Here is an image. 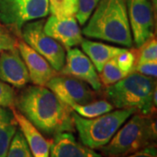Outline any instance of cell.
<instances>
[{
  "label": "cell",
  "instance_id": "cell-1",
  "mask_svg": "<svg viewBox=\"0 0 157 157\" xmlns=\"http://www.w3.org/2000/svg\"><path fill=\"white\" fill-rule=\"evenodd\" d=\"M15 105L18 112L47 135L74 131L73 109L47 87L30 86L15 100Z\"/></svg>",
  "mask_w": 157,
  "mask_h": 157
},
{
  "label": "cell",
  "instance_id": "cell-2",
  "mask_svg": "<svg viewBox=\"0 0 157 157\" xmlns=\"http://www.w3.org/2000/svg\"><path fill=\"white\" fill-rule=\"evenodd\" d=\"M82 33L87 38L131 47L133 37L127 0H100Z\"/></svg>",
  "mask_w": 157,
  "mask_h": 157
},
{
  "label": "cell",
  "instance_id": "cell-3",
  "mask_svg": "<svg viewBox=\"0 0 157 157\" xmlns=\"http://www.w3.org/2000/svg\"><path fill=\"white\" fill-rule=\"evenodd\" d=\"M155 82L151 77L132 72L114 84L108 86L106 95L113 106L118 108H135L141 114L153 111Z\"/></svg>",
  "mask_w": 157,
  "mask_h": 157
},
{
  "label": "cell",
  "instance_id": "cell-4",
  "mask_svg": "<svg viewBox=\"0 0 157 157\" xmlns=\"http://www.w3.org/2000/svg\"><path fill=\"white\" fill-rule=\"evenodd\" d=\"M155 140L156 122L145 114H135L100 150L106 157H122L154 144Z\"/></svg>",
  "mask_w": 157,
  "mask_h": 157
},
{
  "label": "cell",
  "instance_id": "cell-5",
  "mask_svg": "<svg viewBox=\"0 0 157 157\" xmlns=\"http://www.w3.org/2000/svg\"><path fill=\"white\" fill-rule=\"evenodd\" d=\"M135 113L137 110L135 108H121L88 119L73 111L72 116L81 143L92 149H100L107 145L119 128Z\"/></svg>",
  "mask_w": 157,
  "mask_h": 157
},
{
  "label": "cell",
  "instance_id": "cell-6",
  "mask_svg": "<svg viewBox=\"0 0 157 157\" xmlns=\"http://www.w3.org/2000/svg\"><path fill=\"white\" fill-rule=\"evenodd\" d=\"M48 13V0H0V22L16 33L25 24Z\"/></svg>",
  "mask_w": 157,
  "mask_h": 157
},
{
  "label": "cell",
  "instance_id": "cell-7",
  "mask_svg": "<svg viewBox=\"0 0 157 157\" xmlns=\"http://www.w3.org/2000/svg\"><path fill=\"white\" fill-rule=\"evenodd\" d=\"M21 34L23 40L46 59L55 71H61L66 61V52L63 45L45 33L43 21L33 20L25 24Z\"/></svg>",
  "mask_w": 157,
  "mask_h": 157
},
{
  "label": "cell",
  "instance_id": "cell-8",
  "mask_svg": "<svg viewBox=\"0 0 157 157\" xmlns=\"http://www.w3.org/2000/svg\"><path fill=\"white\" fill-rule=\"evenodd\" d=\"M132 37L137 47H141L154 36V11L151 0H127Z\"/></svg>",
  "mask_w": 157,
  "mask_h": 157
},
{
  "label": "cell",
  "instance_id": "cell-9",
  "mask_svg": "<svg viewBox=\"0 0 157 157\" xmlns=\"http://www.w3.org/2000/svg\"><path fill=\"white\" fill-rule=\"evenodd\" d=\"M46 86L71 108L75 105H84L92 102L95 98L89 85L68 75L52 77L47 82Z\"/></svg>",
  "mask_w": 157,
  "mask_h": 157
},
{
  "label": "cell",
  "instance_id": "cell-10",
  "mask_svg": "<svg viewBox=\"0 0 157 157\" xmlns=\"http://www.w3.org/2000/svg\"><path fill=\"white\" fill-rule=\"evenodd\" d=\"M62 74L83 80L95 91L101 88V82L93 62L78 48L68 49Z\"/></svg>",
  "mask_w": 157,
  "mask_h": 157
},
{
  "label": "cell",
  "instance_id": "cell-11",
  "mask_svg": "<svg viewBox=\"0 0 157 157\" xmlns=\"http://www.w3.org/2000/svg\"><path fill=\"white\" fill-rule=\"evenodd\" d=\"M44 32L67 50L80 45L83 40L75 17H57L52 15L44 24Z\"/></svg>",
  "mask_w": 157,
  "mask_h": 157
},
{
  "label": "cell",
  "instance_id": "cell-12",
  "mask_svg": "<svg viewBox=\"0 0 157 157\" xmlns=\"http://www.w3.org/2000/svg\"><path fill=\"white\" fill-rule=\"evenodd\" d=\"M17 47L28 70L30 80L36 86H46L51 78L56 75L57 71L24 40L17 41Z\"/></svg>",
  "mask_w": 157,
  "mask_h": 157
},
{
  "label": "cell",
  "instance_id": "cell-13",
  "mask_svg": "<svg viewBox=\"0 0 157 157\" xmlns=\"http://www.w3.org/2000/svg\"><path fill=\"white\" fill-rule=\"evenodd\" d=\"M0 80L17 88H21L30 81L28 70L17 47L0 54Z\"/></svg>",
  "mask_w": 157,
  "mask_h": 157
},
{
  "label": "cell",
  "instance_id": "cell-14",
  "mask_svg": "<svg viewBox=\"0 0 157 157\" xmlns=\"http://www.w3.org/2000/svg\"><path fill=\"white\" fill-rule=\"evenodd\" d=\"M49 157H103V155L77 141L71 132H63L54 135L51 143Z\"/></svg>",
  "mask_w": 157,
  "mask_h": 157
},
{
  "label": "cell",
  "instance_id": "cell-15",
  "mask_svg": "<svg viewBox=\"0 0 157 157\" xmlns=\"http://www.w3.org/2000/svg\"><path fill=\"white\" fill-rule=\"evenodd\" d=\"M17 125L27 142L33 157H49L51 143L45 139L39 130L20 112L12 110Z\"/></svg>",
  "mask_w": 157,
  "mask_h": 157
},
{
  "label": "cell",
  "instance_id": "cell-16",
  "mask_svg": "<svg viewBox=\"0 0 157 157\" xmlns=\"http://www.w3.org/2000/svg\"><path fill=\"white\" fill-rule=\"evenodd\" d=\"M84 53L93 62L98 73H101L104 65L110 59L117 56L126 48L117 47L113 45L103 44L101 42H94L88 39H83L80 43Z\"/></svg>",
  "mask_w": 157,
  "mask_h": 157
},
{
  "label": "cell",
  "instance_id": "cell-17",
  "mask_svg": "<svg viewBox=\"0 0 157 157\" xmlns=\"http://www.w3.org/2000/svg\"><path fill=\"white\" fill-rule=\"evenodd\" d=\"M17 128L18 125L12 110L0 107V157H6Z\"/></svg>",
  "mask_w": 157,
  "mask_h": 157
},
{
  "label": "cell",
  "instance_id": "cell-18",
  "mask_svg": "<svg viewBox=\"0 0 157 157\" xmlns=\"http://www.w3.org/2000/svg\"><path fill=\"white\" fill-rule=\"evenodd\" d=\"M73 112L84 118H95L113 111V106L107 101H92L84 105H75L72 107Z\"/></svg>",
  "mask_w": 157,
  "mask_h": 157
},
{
  "label": "cell",
  "instance_id": "cell-19",
  "mask_svg": "<svg viewBox=\"0 0 157 157\" xmlns=\"http://www.w3.org/2000/svg\"><path fill=\"white\" fill-rule=\"evenodd\" d=\"M49 12L57 17H75L78 0H48Z\"/></svg>",
  "mask_w": 157,
  "mask_h": 157
},
{
  "label": "cell",
  "instance_id": "cell-20",
  "mask_svg": "<svg viewBox=\"0 0 157 157\" xmlns=\"http://www.w3.org/2000/svg\"><path fill=\"white\" fill-rule=\"evenodd\" d=\"M100 73L101 75L99 77L101 79V82L107 86L116 83L128 75L127 73H124L123 71L120 69L113 59H110L104 65Z\"/></svg>",
  "mask_w": 157,
  "mask_h": 157
},
{
  "label": "cell",
  "instance_id": "cell-21",
  "mask_svg": "<svg viewBox=\"0 0 157 157\" xmlns=\"http://www.w3.org/2000/svg\"><path fill=\"white\" fill-rule=\"evenodd\" d=\"M6 157H33L20 129L12 138Z\"/></svg>",
  "mask_w": 157,
  "mask_h": 157
},
{
  "label": "cell",
  "instance_id": "cell-22",
  "mask_svg": "<svg viewBox=\"0 0 157 157\" xmlns=\"http://www.w3.org/2000/svg\"><path fill=\"white\" fill-rule=\"evenodd\" d=\"M100 0H78V11L76 13L78 23L84 25L94 11Z\"/></svg>",
  "mask_w": 157,
  "mask_h": 157
},
{
  "label": "cell",
  "instance_id": "cell-23",
  "mask_svg": "<svg viewBox=\"0 0 157 157\" xmlns=\"http://www.w3.org/2000/svg\"><path fill=\"white\" fill-rule=\"evenodd\" d=\"M117 66L121 71L127 74L134 72L135 67V55L129 50L125 49L113 58Z\"/></svg>",
  "mask_w": 157,
  "mask_h": 157
},
{
  "label": "cell",
  "instance_id": "cell-24",
  "mask_svg": "<svg viewBox=\"0 0 157 157\" xmlns=\"http://www.w3.org/2000/svg\"><path fill=\"white\" fill-rule=\"evenodd\" d=\"M140 57L137 64L145 62L157 61V42L156 39L152 38L141 46Z\"/></svg>",
  "mask_w": 157,
  "mask_h": 157
},
{
  "label": "cell",
  "instance_id": "cell-25",
  "mask_svg": "<svg viewBox=\"0 0 157 157\" xmlns=\"http://www.w3.org/2000/svg\"><path fill=\"white\" fill-rule=\"evenodd\" d=\"M17 41L4 25L0 24V54L8 50L17 48Z\"/></svg>",
  "mask_w": 157,
  "mask_h": 157
},
{
  "label": "cell",
  "instance_id": "cell-26",
  "mask_svg": "<svg viewBox=\"0 0 157 157\" xmlns=\"http://www.w3.org/2000/svg\"><path fill=\"white\" fill-rule=\"evenodd\" d=\"M15 92L11 86L0 80V107H11L15 105Z\"/></svg>",
  "mask_w": 157,
  "mask_h": 157
},
{
  "label": "cell",
  "instance_id": "cell-27",
  "mask_svg": "<svg viewBox=\"0 0 157 157\" xmlns=\"http://www.w3.org/2000/svg\"><path fill=\"white\" fill-rule=\"evenodd\" d=\"M134 72H137L142 75L155 78L157 75V61L145 62L141 64H137V66L135 67Z\"/></svg>",
  "mask_w": 157,
  "mask_h": 157
},
{
  "label": "cell",
  "instance_id": "cell-28",
  "mask_svg": "<svg viewBox=\"0 0 157 157\" xmlns=\"http://www.w3.org/2000/svg\"><path fill=\"white\" fill-rule=\"evenodd\" d=\"M122 157H157L156 146L155 144H150L138 151Z\"/></svg>",
  "mask_w": 157,
  "mask_h": 157
}]
</instances>
